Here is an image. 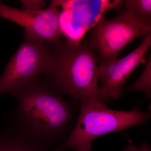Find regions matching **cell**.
Listing matches in <instances>:
<instances>
[{
	"label": "cell",
	"instance_id": "9c48e42d",
	"mask_svg": "<svg viewBox=\"0 0 151 151\" xmlns=\"http://www.w3.org/2000/svg\"><path fill=\"white\" fill-rule=\"evenodd\" d=\"M0 151H55L50 150L10 134L4 129L0 132Z\"/></svg>",
	"mask_w": 151,
	"mask_h": 151
},
{
	"label": "cell",
	"instance_id": "6da1fadb",
	"mask_svg": "<svg viewBox=\"0 0 151 151\" xmlns=\"http://www.w3.org/2000/svg\"><path fill=\"white\" fill-rule=\"evenodd\" d=\"M11 95L16 104L5 116L4 129L50 150L65 142L75 114L62 95L39 77Z\"/></svg>",
	"mask_w": 151,
	"mask_h": 151
},
{
	"label": "cell",
	"instance_id": "8fae6325",
	"mask_svg": "<svg viewBox=\"0 0 151 151\" xmlns=\"http://www.w3.org/2000/svg\"><path fill=\"white\" fill-rule=\"evenodd\" d=\"M145 67L142 73L132 85L127 89V91H140L145 94L147 99L151 97V56L146 58Z\"/></svg>",
	"mask_w": 151,
	"mask_h": 151
},
{
	"label": "cell",
	"instance_id": "3957f363",
	"mask_svg": "<svg viewBox=\"0 0 151 151\" xmlns=\"http://www.w3.org/2000/svg\"><path fill=\"white\" fill-rule=\"evenodd\" d=\"M75 126L65 142L55 149L64 151H91L92 141L101 135L123 131L145 124L151 117V109L142 112L137 108L118 111L108 108L102 100L82 103Z\"/></svg>",
	"mask_w": 151,
	"mask_h": 151
},
{
	"label": "cell",
	"instance_id": "30bf717a",
	"mask_svg": "<svg viewBox=\"0 0 151 151\" xmlns=\"http://www.w3.org/2000/svg\"><path fill=\"white\" fill-rule=\"evenodd\" d=\"M127 11L143 24L151 26V0H126Z\"/></svg>",
	"mask_w": 151,
	"mask_h": 151
},
{
	"label": "cell",
	"instance_id": "7a4b0ae2",
	"mask_svg": "<svg viewBox=\"0 0 151 151\" xmlns=\"http://www.w3.org/2000/svg\"><path fill=\"white\" fill-rule=\"evenodd\" d=\"M98 64V57L89 42H61L53 46L51 63L44 74V80L74 103L102 100L99 96Z\"/></svg>",
	"mask_w": 151,
	"mask_h": 151
},
{
	"label": "cell",
	"instance_id": "7c38bea8",
	"mask_svg": "<svg viewBox=\"0 0 151 151\" xmlns=\"http://www.w3.org/2000/svg\"><path fill=\"white\" fill-rule=\"evenodd\" d=\"M20 1L23 9L29 10H40L45 5V2L42 0H22Z\"/></svg>",
	"mask_w": 151,
	"mask_h": 151
},
{
	"label": "cell",
	"instance_id": "277c9868",
	"mask_svg": "<svg viewBox=\"0 0 151 151\" xmlns=\"http://www.w3.org/2000/svg\"><path fill=\"white\" fill-rule=\"evenodd\" d=\"M54 45L24 32V39L0 76V94L11 95L47 72Z\"/></svg>",
	"mask_w": 151,
	"mask_h": 151
},
{
	"label": "cell",
	"instance_id": "5b68a950",
	"mask_svg": "<svg viewBox=\"0 0 151 151\" xmlns=\"http://www.w3.org/2000/svg\"><path fill=\"white\" fill-rule=\"evenodd\" d=\"M151 26L143 24L127 11L115 17L104 18L92 29L89 43L98 60L116 58L130 42L151 33Z\"/></svg>",
	"mask_w": 151,
	"mask_h": 151
},
{
	"label": "cell",
	"instance_id": "8992f818",
	"mask_svg": "<svg viewBox=\"0 0 151 151\" xmlns=\"http://www.w3.org/2000/svg\"><path fill=\"white\" fill-rule=\"evenodd\" d=\"M122 0H58L61 35L66 41L78 43L90 29L93 28L111 10H119Z\"/></svg>",
	"mask_w": 151,
	"mask_h": 151
},
{
	"label": "cell",
	"instance_id": "4fadbf2b",
	"mask_svg": "<svg viewBox=\"0 0 151 151\" xmlns=\"http://www.w3.org/2000/svg\"><path fill=\"white\" fill-rule=\"evenodd\" d=\"M123 151H151V149L147 143H144L140 147H138L133 145L132 142H130Z\"/></svg>",
	"mask_w": 151,
	"mask_h": 151
},
{
	"label": "cell",
	"instance_id": "52a82bcc",
	"mask_svg": "<svg viewBox=\"0 0 151 151\" xmlns=\"http://www.w3.org/2000/svg\"><path fill=\"white\" fill-rule=\"evenodd\" d=\"M151 46V32L144 36L137 47L123 58L98 60L99 96L102 101L105 103L106 100L122 96L124 84L134 70L145 62Z\"/></svg>",
	"mask_w": 151,
	"mask_h": 151
},
{
	"label": "cell",
	"instance_id": "ba28073f",
	"mask_svg": "<svg viewBox=\"0 0 151 151\" xmlns=\"http://www.w3.org/2000/svg\"><path fill=\"white\" fill-rule=\"evenodd\" d=\"M58 0L52 1L45 9H20L0 1V17L16 23L24 28L25 33L53 45L61 42Z\"/></svg>",
	"mask_w": 151,
	"mask_h": 151
}]
</instances>
